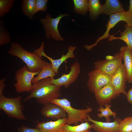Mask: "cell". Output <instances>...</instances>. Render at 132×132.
Segmentation results:
<instances>
[{
  "label": "cell",
  "mask_w": 132,
  "mask_h": 132,
  "mask_svg": "<svg viewBox=\"0 0 132 132\" xmlns=\"http://www.w3.org/2000/svg\"><path fill=\"white\" fill-rule=\"evenodd\" d=\"M50 102L58 105L65 110L67 115L66 124L69 125H77L79 123L88 121V116L92 111L90 107L84 109L75 108L68 99L65 98L54 99Z\"/></svg>",
  "instance_id": "obj_3"
},
{
  "label": "cell",
  "mask_w": 132,
  "mask_h": 132,
  "mask_svg": "<svg viewBox=\"0 0 132 132\" xmlns=\"http://www.w3.org/2000/svg\"><path fill=\"white\" fill-rule=\"evenodd\" d=\"M67 119V117L54 121L38 122L36 126L41 132H64Z\"/></svg>",
  "instance_id": "obj_16"
},
{
  "label": "cell",
  "mask_w": 132,
  "mask_h": 132,
  "mask_svg": "<svg viewBox=\"0 0 132 132\" xmlns=\"http://www.w3.org/2000/svg\"><path fill=\"white\" fill-rule=\"evenodd\" d=\"M18 132H41L40 129L37 127L32 128L22 125L17 128Z\"/></svg>",
  "instance_id": "obj_30"
},
{
  "label": "cell",
  "mask_w": 132,
  "mask_h": 132,
  "mask_svg": "<svg viewBox=\"0 0 132 132\" xmlns=\"http://www.w3.org/2000/svg\"><path fill=\"white\" fill-rule=\"evenodd\" d=\"M22 10L24 14L32 20L36 12V0H23L22 1Z\"/></svg>",
  "instance_id": "obj_22"
},
{
  "label": "cell",
  "mask_w": 132,
  "mask_h": 132,
  "mask_svg": "<svg viewBox=\"0 0 132 132\" xmlns=\"http://www.w3.org/2000/svg\"><path fill=\"white\" fill-rule=\"evenodd\" d=\"M75 46L70 45L68 48V51L66 54H62L60 58L54 59L47 55L44 52V49L40 50L39 52L38 55L41 57L44 56L48 59L52 64L53 68L56 74L58 73L59 68L61 65L67 59L69 58H75V56L74 52L76 48Z\"/></svg>",
  "instance_id": "obj_15"
},
{
  "label": "cell",
  "mask_w": 132,
  "mask_h": 132,
  "mask_svg": "<svg viewBox=\"0 0 132 132\" xmlns=\"http://www.w3.org/2000/svg\"><path fill=\"white\" fill-rule=\"evenodd\" d=\"M128 11L132 13V0H130V5Z\"/></svg>",
  "instance_id": "obj_33"
},
{
  "label": "cell",
  "mask_w": 132,
  "mask_h": 132,
  "mask_svg": "<svg viewBox=\"0 0 132 132\" xmlns=\"http://www.w3.org/2000/svg\"><path fill=\"white\" fill-rule=\"evenodd\" d=\"M110 16V20L106 25L107 29L105 33L99 38L93 44L90 45H85L84 47L87 50H90L100 41L109 37L110 35L109 33L110 30L119 22L123 21L129 26L132 27V13L128 10L115 13Z\"/></svg>",
  "instance_id": "obj_6"
},
{
  "label": "cell",
  "mask_w": 132,
  "mask_h": 132,
  "mask_svg": "<svg viewBox=\"0 0 132 132\" xmlns=\"http://www.w3.org/2000/svg\"><path fill=\"white\" fill-rule=\"evenodd\" d=\"M39 72L30 71L26 66L17 70L15 76L16 82L14 85L16 91L19 93L25 92L30 93L33 87L32 80L34 76L37 75Z\"/></svg>",
  "instance_id": "obj_5"
},
{
  "label": "cell",
  "mask_w": 132,
  "mask_h": 132,
  "mask_svg": "<svg viewBox=\"0 0 132 132\" xmlns=\"http://www.w3.org/2000/svg\"><path fill=\"white\" fill-rule=\"evenodd\" d=\"M125 29L120 32L121 36L116 37L114 35H110L108 40L111 41L114 40L119 39L124 42L127 45L132 54V27L129 26L126 23L124 25Z\"/></svg>",
  "instance_id": "obj_19"
},
{
  "label": "cell",
  "mask_w": 132,
  "mask_h": 132,
  "mask_svg": "<svg viewBox=\"0 0 132 132\" xmlns=\"http://www.w3.org/2000/svg\"><path fill=\"white\" fill-rule=\"evenodd\" d=\"M105 108L103 106H99L97 110V111L100 113H97V116L99 118L105 117L106 122H110L111 121L110 117L112 116L114 118L116 117L117 114L115 111H113L111 109V105L110 104H106L104 105Z\"/></svg>",
  "instance_id": "obj_24"
},
{
  "label": "cell",
  "mask_w": 132,
  "mask_h": 132,
  "mask_svg": "<svg viewBox=\"0 0 132 132\" xmlns=\"http://www.w3.org/2000/svg\"><path fill=\"white\" fill-rule=\"evenodd\" d=\"M67 14H60L57 17L52 18L47 13L45 18L40 19V21L45 29L46 37L57 41H62L64 39L62 37L58 29V25L61 19L64 16H67Z\"/></svg>",
  "instance_id": "obj_8"
},
{
  "label": "cell",
  "mask_w": 132,
  "mask_h": 132,
  "mask_svg": "<svg viewBox=\"0 0 132 132\" xmlns=\"http://www.w3.org/2000/svg\"><path fill=\"white\" fill-rule=\"evenodd\" d=\"M56 75L52 64L49 63L41 69L36 77H34L32 83L33 84L49 77L54 78L55 76H56Z\"/></svg>",
  "instance_id": "obj_20"
},
{
  "label": "cell",
  "mask_w": 132,
  "mask_h": 132,
  "mask_svg": "<svg viewBox=\"0 0 132 132\" xmlns=\"http://www.w3.org/2000/svg\"><path fill=\"white\" fill-rule=\"evenodd\" d=\"M48 0H36V12L45 11L47 8Z\"/></svg>",
  "instance_id": "obj_29"
},
{
  "label": "cell",
  "mask_w": 132,
  "mask_h": 132,
  "mask_svg": "<svg viewBox=\"0 0 132 132\" xmlns=\"http://www.w3.org/2000/svg\"><path fill=\"white\" fill-rule=\"evenodd\" d=\"M14 0H0V17H3L13 7Z\"/></svg>",
  "instance_id": "obj_28"
},
{
  "label": "cell",
  "mask_w": 132,
  "mask_h": 132,
  "mask_svg": "<svg viewBox=\"0 0 132 132\" xmlns=\"http://www.w3.org/2000/svg\"><path fill=\"white\" fill-rule=\"evenodd\" d=\"M3 21L0 22V45L2 46L10 43L11 39L9 33L5 28Z\"/></svg>",
  "instance_id": "obj_27"
},
{
  "label": "cell",
  "mask_w": 132,
  "mask_h": 132,
  "mask_svg": "<svg viewBox=\"0 0 132 132\" xmlns=\"http://www.w3.org/2000/svg\"><path fill=\"white\" fill-rule=\"evenodd\" d=\"M127 80V75L124 64H122L115 72L111 76V82L114 88L117 97L121 93L126 96L127 92L126 83Z\"/></svg>",
  "instance_id": "obj_10"
},
{
  "label": "cell",
  "mask_w": 132,
  "mask_h": 132,
  "mask_svg": "<svg viewBox=\"0 0 132 132\" xmlns=\"http://www.w3.org/2000/svg\"><path fill=\"white\" fill-rule=\"evenodd\" d=\"M122 59L120 53L118 52L113 56H107L105 60L95 62L94 68L95 69L112 76L122 64Z\"/></svg>",
  "instance_id": "obj_7"
},
{
  "label": "cell",
  "mask_w": 132,
  "mask_h": 132,
  "mask_svg": "<svg viewBox=\"0 0 132 132\" xmlns=\"http://www.w3.org/2000/svg\"><path fill=\"white\" fill-rule=\"evenodd\" d=\"M123 5L118 0H107L105 3L102 5L101 14L111 15L124 11Z\"/></svg>",
  "instance_id": "obj_18"
},
{
  "label": "cell",
  "mask_w": 132,
  "mask_h": 132,
  "mask_svg": "<svg viewBox=\"0 0 132 132\" xmlns=\"http://www.w3.org/2000/svg\"><path fill=\"white\" fill-rule=\"evenodd\" d=\"M70 70L67 74H63L57 79L51 78V82L53 84L66 88L74 83L77 80L80 72V64L76 60L70 66Z\"/></svg>",
  "instance_id": "obj_11"
},
{
  "label": "cell",
  "mask_w": 132,
  "mask_h": 132,
  "mask_svg": "<svg viewBox=\"0 0 132 132\" xmlns=\"http://www.w3.org/2000/svg\"><path fill=\"white\" fill-rule=\"evenodd\" d=\"M74 8L76 13L85 15L89 11L88 1L87 0H74Z\"/></svg>",
  "instance_id": "obj_25"
},
{
  "label": "cell",
  "mask_w": 132,
  "mask_h": 132,
  "mask_svg": "<svg viewBox=\"0 0 132 132\" xmlns=\"http://www.w3.org/2000/svg\"><path fill=\"white\" fill-rule=\"evenodd\" d=\"M121 120L119 118L116 117L113 122H103L93 120L89 115L87 118L88 121L93 123V129L95 132H118V127Z\"/></svg>",
  "instance_id": "obj_14"
},
{
  "label": "cell",
  "mask_w": 132,
  "mask_h": 132,
  "mask_svg": "<svg viewBox=\"0 0 132 132\" xmlns=\"http://www.w3.org/2000/svg\"><path fill=\"white\" fill-rule=\"evenodd\" d=\"M118 132H132V117L125 118L120 121Z\"/></svg>",
  "instance_id": "obj_26"
},
{
  "label": "cell",
  "mask_w": 132,
  "mask_h": 132,
  "mask_svg": "<svg viewBox=\"0 0 132 132\" xmlns=\"http://www.w3.org/2000/svg\"><path fill=\"white\" fill-rule=\"evenodd\" d=\"M126 96L128 102L132 104V88L129 90Z\"/></svg>",
  "instance_id": "obj_32"
},
{
  "label": "cell",
  "mask_w": 132,
  "mask_h": 132,
  "mask_svg": "<svg viewBox=\"0 0 132 132\" xmlns=\"http://www.w3.org/2000/svg\"><path fill=\"white\" fill-rule=\"evenodd\" d=\"M8 53L22 60L26 64L29 70L31 72L40 71L48 64L36 54L27 51L17 43H11Z\"/></svg>",
  "instance_id": "obj_2"
},
{
  "label": "cell",
  "mask_w": 132,
  "mask_h": 132,
  "mask_svg": "<svg viewBox=\"0 0 132 132\" xmlns=\"http://www.w3.org/2000/svg\"><path fill=\"white\" fill-rule=\"evenodd\" d=\"M0 109L9 117L20 120H27L24 115L21 97L8 98L0 96Z\"/></svg>",
  "instance_id": "obj_4"
},
{
  "label": "cell",
  "mask_w": 132,
  "mask_h": 132,
  "mask_svg": "<svg viewBox=\"0 0 132 132\" xmlns=\"http://www.w3.org/2000/svg\"><path fill=\"white\" fill-rule=\"evenodd\" d=\"M41 112L44 117L55 120L67 117L66 112L62 107L51 102L44 105Z\"/></svg>",
  "instance_id": "obj_12"
},
{
  "label": "cell",
  "mask_w": 132,
  "mask_h": 132,
  "mask_svg": "<svg viewBox=\"0 0 132 132\" xmlns=\"http://www.w3.org/2000/svg\"><path fill=\"white\" fill-rule=\"evenodd\" d=\"M120 51L127 71V81L129 83H132V54L127 46L122 47Z\"/></svg>",
  "instance_id": "obj_17"
},
{
  "label": "cell",
  "mask_w": 132,
  "mask_h": 132,
  "mask_svg": "<svg viewBox=\"0 0 132 132\" xmlns=\"http://www.w3.org/2000/svg\"><path fill=\"white\" fill-rule=\"evenodd\" d=\"M89 11L91 19H96L100 14H102V5L99 0H88Z\"/></svg>",
  "instance_id": "obj_23"
},
{
  "label": "cell",
  "mask_w": 132,
  "mask_h": 132,
  "mask_svg": "<svg viewBox=\"0 0 132 132\" xmlns=\"http://www.w3.org/2000/svg\"><path fill=\"white\" fill-rule=\"evenodd\" d=\"M88 122H85L74 126L66 124L64 132H92L93 124H90Z\"/></svg>",
  "instance_id": "obj_21"
},
{
  "label": "cell",
  "mask_w": 132,
  "mask_h": 132,
  "mask_svg": "<svg viewBox=\"0 0 132 132\" xmlns=\"http://www.w3.org/2000/svg\"><path fill=\"white\" fill-rule=\"evenodd\" d=\"M88 75V79L87 85L89 90L93 93L111 81V76L95 69Z\"/></svg>",
  "instance_id": "obj_9"
},
{
  "label": "cell",
  "mask_w": 132,
  "mask_h": 132,
  "mask_svg": "<svg viewBox=\"0 0 132 132\" xmlns=\"http://www.w3.org/2000/svg\"><path fill=\"white\" fill-rule=\"evenodd\" d=\"M6 77L1 79L0 80V96L3 95V92L6 86L4 82L6 80Z\"/></svg>",
  "instance_id": "obj_31"
},
{
  "label": "cell",
  "mask_w": 132,
  "mask_h": 132,
  "mask_svg": "<svg viewBox=\"0 0 132 132\" xmlns=\"http://www.w3.org/2000/svg\"><path fill=\"white\" fill-rule=\"evenodd\" d=\"M51 79L49 77L33 84L30 94L23 101L35 98L38 103L44 105L58 98L61 96V86L52 83Z\"/></svg>",
  "instance_id": "obj_1"
},
{
  "label": "cell",
  "mask_w": 132,
  "mask_h": 132,
  "mask_svg": "<svg viewBox=\"0 0 132 132\" xmlns=\"http://www.w3.org/2000/svg\"><path fill=\"white\" fill-rule=\"evenodd\" d=\"M96 101L99 106L110 104L111 100L117 97L111 82L94 93Z\"/></svg>",
  "instance_id": "obj_13"
}]
</instances>
